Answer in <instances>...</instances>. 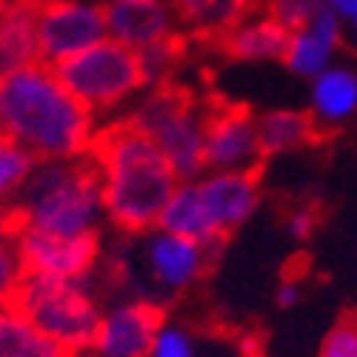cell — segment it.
I'll return each mask as SVG.
<instances>
[{
    "mask_svg": "<svg viewBox=\"0 0 357 357\" xmlns=\"http://www.w3.org/2000/svg\"><path fill=\"white\" fill-rule=\"evenodd\" d=\"M98 117L89 112L57 72L32 63L0 77V137L17 143L35 160H75L89 155Z\"/></svg>",
    "mask_w": 357,
    "mask_h": 357,
    "instance_id": "1",
    "label": "cell"
},
{
    "mask_svg": "<svg viewBox=\"0 0 357 357\" xmlns=\"http://www.w3.org/2000/svg\"><path fill=\"white\" fill-rule=\"evenodd\" d=\"M89 155L100 172L106 220L123 234L158 229L172 192L181 183L160 146L121 117L98 129Z\"/></svg>",
    "mask_w": 357,
    "mask_h": 357,
    "instance_id": "2",
    "label": "cell"
},
{
    "mask_svg": "<svg viewBox=\"0 0 357 357\" xmlns=\"http://www.w3.org/2000/svg\"><path fill=\"white\" fill-rule=\"evenodd\" d=\"M17 231H43L57 237L100 234L106 218L103 183L92 155L75 160H38L17 200Z\"/></svg>",
    "mask_w": 357,
    "mask_h": 357,
    "instance_id": "3",
    "label": "cell"
},
{
    "mask_svg": "<svg viewBox=\"0 0 357 357\" xmlns=\"http://www.w3.org/2000/svg\"><path fill=\"white\" fill-rule=\"evenodd\" d=\"M206 114H209L206 103L195 100L186 89L166 83L146 89V95L132 106L126 121L160 146L177 181H195L206 172Z\"/></svg>",
    "mask_w": 357,
    "mask_h": 357,
    "instance_id": "4",
    "label": "cell"
},
{
    "mask_svg": "<svg viewBox=\"0 0 357 357\" xmlns=\"http://www.w3.org/2000/svg\"><path fill=\"white\" fill-rule=\"evenodd\" d=\"M12 309H17L46 337L75 351L77 357L92 351L98 326L103 317L98 297L86 283L54 280V278H40V275L20 278L15 297H12Z\"/></svg>",
    "mask_w": 357,
    "mask_h": 357,
    "instance_id": "5",
    "label": "cell"
},
{
    "mask_svg": "<svg viewBox=\"0 0 357 357\" xmlns=\"http://www.w3.org/2000/svg\"><path fill=\"white\" fill-rule=\"evenodd\" d=\"M52 69L95 117L109 114L117 106L129 103L135 95L146 92L137 52L109 38Z\"/></svg>",
    "mask_w": 357,
    "mask_h": 357,
    "instance_id": "6",
    "label": "cell"
},
{
    "mask_svg": "<svg viewBox=\"0 0 357 357\" xmlns=\"http://www.w3.org/2000/svg\"><path fill=\"white\" fill-rule=\"evenodd\" d=\"M140 269L149 283L146 301L160 303L166 297H177L197 286L209 266L218 260L212 249H206L189 237L172 234L163 229H149L140 234Z\"/></svg>",
    "mask_w": 357,
    "mask_h": 357,
    "instance_id": "7",
    "label": "cell"
},
{
    "mask_svg": "<svg viewBox=\"0 0 357 357\" xmlns=\"http://www.w3.org/2000/svg\"><path fill=\"white\" fill-rule=\"evenodd\" d=\"M40 63L57 66L106 40V15L98 0H54L35 12Z\"/></svg>",
    "mask_w": 357,
    "mask_h": 357,
    "instance_id": "8",
    "label": "cell"
},
{
    "mask_svg": "<svg viewBox=\"0 0 357 357\" xmlns=\"http://www.w3.org/2000/svg\"><path fill=\"white\" fill-rule=\"evenodd\" d=\"M195 192L218 246H226L229 237L252 220L263 197L257 172H203L195 177Z\"/></svg>",
    "mask_w": 357,
    "mask_h": 357,
    "instance_id": "9",
    "label": "cell"
},
{
    "mask_svg": "<svg viewBox=\"0 0 357 357\" xmlns=\"http://www.w3.org/2000/svg\"><path fill=\"white\" fill-rule=\"evenodd\" d=\"M12 241L20 255L23 275L86 283V278L95 272L100 260V234L57 237V234L20 229L15 231Z\"/></svg>",
    "mask_w": 357,
    "mask_h": 357,
    "instance_id": "10",
    "label": "cell"
},
{
    "mask_svg": "<svg viewBox=\"0 0 357 357\" xmlns=\"http://www.w3.org/2000/svg\"><path fill=\"white\" fill-rule=\"evenodd\" d=\"M203 158L206 172H257L266 160L257 117L243 106H209Z\"/></svg>",
    "mask_w": 357,
    "mask_h": 357,
    "instance_id": "11",
    "label": "cell"
},
{
    "mask_svg": "<svg viewBox=\"0 0 357 357\" xmlns=\"http://www.w3.org/2000/svg\"><path fill=\"white\" fill-rule=\"evenodd\" d=\"M163 329V309L152 301H126L103 312L92 357H149L158 332Z\"/></svg>",
    "mask_w": 357,
    "mask_h": 357,
    "instance_id": "12",
    "label": "cell"
},
{
    "mask_svg": "<svg viewBox=\"0 0 357 357\" xmlns=\"http://www.w3.org/2000/svg\"><path fill=\"white\" fill-rule=\"evenodd\" d=\"M106 35L132 52H143L177 35L174 6L163 0H106Z\"/></svg>",
    "mask_w": 357,
    "mask_h": 357,
    "instance_id": "13",
    "label": "cell"
},
{
    "mask_svg": "<svg viewBox=\"0 0 357 357\" xmlns=\"http://www.w3.org/2000/svg\"><path fill=\"white\" fill-rule=\"evenodd\" d=\"M343 43H346L343 20H337L329 9H323L312 23L289 32L283 63L294 77L314 80L320 72H326L337 61V52Z\"/></svg>",
    "mask_w": 357,
    "mask_h": 357,
    "instance_id": "14",
    "label": "cell"
},
{
    "mask_svg": "<svg viewBox=\"0 0 357 357\" xmlns=\"http://www.w3.org/2000/svg\"><path fill=\"white\" fill-rule=\"evenodd\" d=\"M309 117L320 129H340L357 117V66L335 61L309 80Z\"/></svg>",
    "mask_w": 357,
    "mask_h": 357,
    "instance_id": "15",
    "label": "cell"
},
{
    "mask_svg": "<svg viewBox=\"0 0 357 357\" xmlns=\"http://www.w3.org/2000/svg\"><path fill=\"white\" fill-rule=\"evenodd\" d=\"M223 49L229 57L243 63H269V61H283L289 32L272 20L269 15H246L241 23L220 38Z\"/></svg>",
    "mask_w": 357,
    "mask_h": 357,
    "instance_id": "16",
    "label": "cell"
},
{
    "mask_svg": "<svg viewBox=\"0 0 357 357\" xmlns=\"http://www.w3.org/2000/svg\"><path fill=\"white\" fill-rule=\"evenodd\" d=\"M40 61L35 9L0 0V77Z\"/></svg>",
    "mask_w": 357,
    "mask_h": 357,
    "instance_id": "17",
    "label": "cell"
},
{
    "mask_svg": "<svg viewBox=\"0 0 357 357\" xmlns=\"http://www.w3.org/2000/svg\"><path fill=\"white\" fill-rule=\"evenodd\" d=\"M257 137H260L263 158H278L309 146L317 137V126L309 117V112L272 109L257 117Z\"/></svg>",
    "mask_w": 357,
    "mask_h": 357,
    "instance_id": "18",
    "label": "cell"
},
{
    "mask_svg": "<svg viewBox=\"0 0 357 357\" xmlns=\"http://www.w3.org/2000/svg\"><path fill=\"white\" fill-rule=\"evenodd\" d=\"M0 357H77L46 337L38 326L17 309H0Z\"/></svg>",
    "mask_w": 357,
    "mask_h": 357,
    "instance_id": "19",
    "label": "cell"
},
{
    "mask_svg": "<svg viewBox=\"0 0 357 357\" xmlns=\"http://www.w3.org/2000/svg\"><path fill=\"white\" fill-rule=\"evenodd\" d=\"M35 158L20 149L12 140L0 137V237H15L17 231V215L15 200L35 169Z\"/></svg>",
    "mask_w": 357,
    "mask_h": 357,
    "instance_id": "20",
    "label": "cell"
},
{
    "mask_svg": "<svg viewBox=\"0 0 357 357\" xmlns=\"http://www.w3.org/2000/svg\"><path fill=\"white\" fill-rule=\"evenodd\" d=\"M137 57H140V72H143L146 89L166 86L183 57V40H181V35H174L163 43H155V46L137 52Z\"/></svg>",
    "mask_w": 357,
    "mask_h": 357,
    "instance_id": "21",
    "label": "cell"
},
{
    "mask_svg": "<svg viewBox=\"0 0 357 357\" xmlns=\"http://www.w3.org/2000/svg\"><path fill=\"white\" fill-rule=\"evenodd\" d=\"M326 9V0H266L263 12L272 20H278L286 32L303 29Z\"/></svg>",
    "mask_w": 357,
    "mask_h": 357,
    "instance_id": "22",
    "label": "cell"
},
{
    "mask_svg": "<svg viewBox=\"0 0 357 357\" xmlns=\"http://www.w3.org/2000/svg\"><path fill=\"white\" fill-rule=\"evenodd\" d=\"M317 357H357V317L343 314L326 332Z\"/></svg>",
    "mask_w": 357,
    "mask_h": 357,
    "instance_id": "23",
    "label": "cell"
},
{
    "mask_svg": "<svg viewBox=\"0 0 357 357\" xmlns=\"http://www.w3.org/2000/svg\"><path fill=\"white\" fill-rule=\"evenodd\" d=\"M23 278V266H20V255L12 237H0V309L12 306L15 289Z\"/></svg>",
    "mask_w": 357,
    "mask_h": 357,
    "instance_id": "24",
    "label": "cell"
},
{
    "mask_svg": "<svg viewBox=\"0 0 357 357\" xmlns=\"http://www.w3.org/2000/svg\"><path fill=\"white\" fill-rule=\"evenodd\" d=\"M149 357H195L192 335L183 329V326H166L163 323V329L158 332Z\"/></svg>",
    "mask_w": 357,
    "mask_h": 357,
    "instance_id": "25",
    "label": "cell"
},
{
    "mask_svg": "<svg viewBox=\"0 0 357 357\" xmlns=\"http://www.w3.org/2000/svg\"><path fill=\"white\" fill-rule=\"evenodd\" d=\"M317 229V215L312 209H294L286 215V234L291 237L294 243H303L314 234Z\"/></svg>",
    "mask_w": 357,
    "mask_h": 357,
    "instance_id": "26",
    "label": "cell"
},
{
    "mask_svg": "<svg viewBox=\"0 0 357 357\" xmlns=\"http://www.w3.org/2000/svg\"><path fill=\"white\" fill-rule=\"evenodd\" d=\"M301 301H303V289H301V283H297V280H283V283L275 289V303H278V309H283V312L294 309Z\"/></svg>",
    "mask_w": 357,
    "mask_h": 357,
    "instance_id": "27",
    "label": "cell"
},
{
    "mask_svg": "<svg viewBox=\"0 0 357 357\" xmlns=\"http://www.w3.org/2000/svg\"><path fill=\"white\" fill-rule=\"evenodd\" d=\"M326 9H329L337 20L349 23L357 15V0H326Z\"/></svg>",
    "mask_w": 357,
    "mask_h": 357,
    "instance_id": "28",
    "label": "cell"
},
{
    "mask_svg": "<svg viewBox=\"0 0 357 357\" xmlns=\"http://www.w3.org/2000/svg\"><path fill=\"white\" fill-rule=\"evenodd\" d=\"M343 26H346V40H349V43H351V49L357 52V15H354L349 23H343Z\"/></svg>",
    "mask_w": 357,
    "mask_h": 357,
    "instance_id": "29",
    "label": "cell"
},
{
    "mask_svg": "<svg viewBox=\"0 0 357 357\" xmlns=\"http://www.w3.org/2000/svg\"><path fill=\"white\" fill-rule=\"evenodd\" d=\"M12 3H20V6H29V9H35V12H40L43 6L54 3V0H12Z\"/></svg>",
    "mask_w": 357,
    "mask_h": 357,
    "instance_id": "30",
    "label": "cell"
},
{
    "mask_svg": "<svg viewBox=\"0 0 357 357\" xmlns=\"http://www.w3.org/2000/svg\"><path fill=\"white\" fill-rule=\"evenodd\" d=\"M163 3H169V6H174V3H177V0H163Z\"/></svg>",
    "mask_w": 357,
    "mask_h": 357,
    "instance_id": "31",
    "label": "cell"
}]
</instances>
